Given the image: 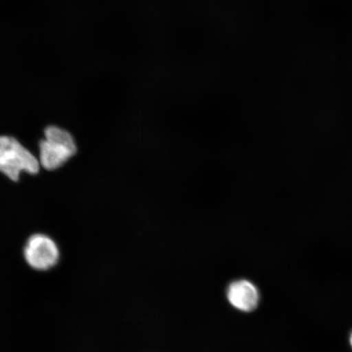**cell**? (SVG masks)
<instances>
[{"mask_svg":"<svg viewBox=\"0 0 352 352\" xmlns=\"http://www.w3.org/2000/svg\"><path fill=\"white\" fill-rule=\"evenodd\" d=\"M44 138L38 143L39 164L43 169L55 170L76 155L78 147L69 131L50 125L43 131Z\"/></svg>","mask_w":352,"mask_h":352,"instance_id":"cell-1","label":"cell"},{"mask_svg":"<svg viewBox=\"0 0 352 352\" xmlns=\"http://www.w3.org/2000/svg\"><path fill=\"white\" fill-rule=\"evenodd\" d=\"M41 170L39 160L10 135H0V173L13 182H19L21 173L37 175Z\"/></svg>","mask_w":352,"mask_h":352,"instance_id":"cell-2","label":"cell"},{"mask_svg":"<svg viewBox=\"0 0 352 352\" xmlns=\"http://www.w3.org/2000/svg\"><path fill=\"white\" fill-rule=\"evenodd\" d=\"M23 255L30 267L38 271H47L58 263L60 250L51 236L35 233L26 241Z\"/></svg>","mask_w":352,"mask_h":352,"instance_id":"cell-3","label":"cell"},{"mask_svg":"<svg viewBox=\"0 0 352 352\" xmlns=\"http://www.w3.org/2000/svg\"><path fill=\"white\" fill-rule=\"evenodd\" d=\"M228 298L231 305L245 312L253 311L258 305V290L249 280H240L232 283L228 289Z\"/></svg>","mask_w":352,"mask_h":352,"instance_id":"cell-4","label":"cell"},{"mask_svg":"<svg viewBox=\"0 0 352 352\" xmlns=\"http://www.w3.org/2000/svg\"><path fill=\"white\" fill-rule=\"evenodd\" d=\"M350 342H351V346L352 347V333H351V337H350Z\"/></svg>","mask_w":352,"mask_h":352,"instance_id":"cell-5","label":"cell"}]
</instances>
